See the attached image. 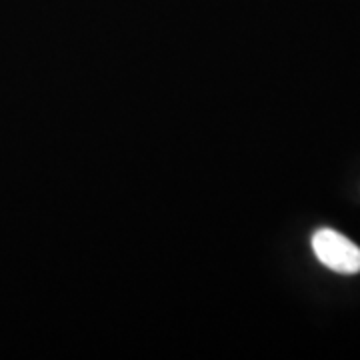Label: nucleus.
I'll return each mask as SVG.
<instances>
[{
	"label": "nucleus",
	"mask_w": 360,
	"mask_h": 360,
	"mask_svg": "<svg viewBox=\"0 0 360 360\" xmlns=\"http://www.w3.org/2000/svg\"><path fill=\"white\" fill-rule=\"evenodd\" d=\"M312 250L324 266L340 274L360 272V248L345 234L333 229H321L312 236Z\"/></svg>",
	"instance_id": "f257e3e1"
}]
</instances>
